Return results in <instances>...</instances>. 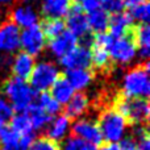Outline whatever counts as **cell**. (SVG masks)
I'll return each instance as SVG.
<instances>
[{
    "mask_svg": "<svg viewBox=\"0 0 150 150\" xmlns=\"http://www.w3.org/2000/svg\"><path fill=\"white\" fill-rule=\"evenodd\" d=\"M3 93L16 113H25L34 103L37 95L26 80L18 79L16 76L9 78L4 83Z\"/></svg>",
    "mask_w": 150,
    "mask_h": 150,
    "instance_id": "1",
    "label": "cell"
},
{
    "mask_svg": "<svg viewBox=\"0 0 150 150\" xmlns=\"http://www.w3.org/2000/svg\"><path fill=\"white\" fill-rule=\"evenodd\" d=\"M96 122L103 141H107V144H120L127 137L129 122L115 107L105 109Z\"/></svg>",
    "mask_w": 150,
    "mask_h": 150,
    "instance_id": "2",
    "label": "cell"
},
{
    "mask_svg": "<svg viewBox=\"0 0 150 150\" xmlns=\"http://www.w3.org/2000/svg\"><path fill=\"white\" fill-rule=\"evenodd\" d=\"M150 93L149 63L130 69L122 79V96L124 98H144Z\"/></svg>",
    "mask_w": 150,
    "mask_h": 150,
    "instance_id": "3",
    "label": "cell"
},
{
    "mask_svg": "<svg viewBox=\"0 0 150 150\" xmlns=\"http://www.w3.org/2000/svg\"><path fill=\"white\" fill-rule=\"evenodd\" d=\"M115 108L134 125H144L148 122L150 108L148 99L144 98H120Z\"/></svg>",
    "mask_w": 150,
    "mask_h": 150,
    "instance_id": "4",
    "label": "cell"
},
{
    "mask_svg": "<svg viewBox=\"0 0 150 150\" xmlns=\"http://www.w3.org/2000/svg\"><path fill=\"white\" fill-rule=\"evenodd\" d=\"M59 76V67L55 63L50 62V61H41L34 65L28 83L36 93L47 92V90L52 88V86Z\"/></svg>",
    "mask_w": 150,
    "mask_h": 150,
    "instance_id": "5",
    "label": "cell"
},
{
    "mask_svg": "<svg viewBox=\"0 0 150 150\" xmlns=\"http://www.w3.org/2000/svg\"><path fill=\"white\" fill-rule=\"evenodd\" d=\"M45 46H46V37L42 33L38 24L20 30V47L24 53L36 57L44 52Z\"/></svg>",
    "mask_w": 150,
    "mask_h": 150,
    "instance_id": "6",
    "label": "cell"
},
{
    "mask_svg": "<svg viewBox=\"0 0 150 150\" xmlns=\"http://www.w3.org/2000/svg\"><path fill=\"white\" fill-rule=\"evenodd\" d=\"M71 133L74 137L90 144V145L99 148L103 142L100 129L96 121L91 119H78L71 122Z\"/></svg>",
    "mask_w": 150,
    "mask_h": 150,
    "instance_id": "7",
    "label": "cell"
},
{
    "mask_svg": "<svg viewBox=\"0 0 150 150\" xmlns=\"http://www.w3.org/2000/svg\"><path fill=\"white\" fill-rule=\"evenodd\" d=\"M65 26L66 30L70 32L71 34H74L79 41L87 38L90 36V28H88L87 23V16H86L84 11L82 9L80 4H71L70 9H69L67 15L65 16Z\"/></svg>",
    "mask_w": 150,
    "mask_h": 150,
    "instance_id": "8",
    "label": "cell"
},
{
    "mask_svg": "<svg viewBox=\"0 0 150 150\" xmlns=\"http://www.w3.org/2000/svg\"><path fill=\"white\" fill-rule=\"evenodd\" d=\"M109 58L120 65H128L137 55V47L132 40L130 34H127L120 38H115L111 46L108 47Z\"/></svg>",
    "mask_w": 150,
    "mask_h": 150,
    "instance_id": "9",
    "label": "cell"
},
{
    "mask_svg": "<svg viewBox=\"0 0 150 150\" xmlns=\"http://www.w3.org/2000/svg\"><path fill=\"white\" fill-rule=\"evenodd\" d=\"M61 66H62L66 71L90 69V66H91L90 47L84 46V45H82V44H78L65 57L61 58Z\"/></svg>",
    "mask_w": 150,
    "mask_h": 150,
    "instance_id": "10",
    "label": "cell"
},
{
    "mask_svg": "<svg viewBox=\"0 0 150 150\" xmlns=\"http://www.w3.org/2000/svg\"><path fill=\"white\" fill-rule=\"evenodd\" d=\"M20 47V29L11 21L0 25V53L12 54Z\"/></svg>",
    "mask_w": 150,
    "mask_h": 150,
    "instance_id": "11",
    "label": "cell"
},
{
    "mask_svg": "<svg viewBox=\"0 0 150 150\" xmlns=\"http://www.w3.org/2000/svg\"><path fill=\"white\" fill-rule=\"evenodd\" d=\"M11 23H13L18 29L30 28L38 24V13L32 5L21 4L13 8L11 12Z\"/></svg>",
    "mask_w": 150,
    "mask_h": 150,
    "instance_id": "12",
    "label": "cell"
},
{
    "mask_svg": "<svg viewBox=\"0 0 150 150\" xmlns=\"http://www.w3.org/2000/svg\"><path fill=\"white\" fill-rule=\"evenodd\" d=\"M71 130V120L66 115H57L53 117L50 124L46 128V136L45 137L54 142L65 141L69 137V133Z\"/></svg>",
    "mask_w": 150,
    "mask_h": 150,
    "instance_id": "13",
    "label": "cell"
},
{
    "mask_svg": "<svg viewBox=\"0 0 150 150\" xmlns=\"http://www.w3.org/2000/svg\"><path fill=\"white\" fill-rule=\"evenodd\" d=\"M78 44H79V40H78L74 34H71L70 32L65 30L58 37L50 40L49 50L55 58L61 59V58L65 57L70 50H73Z\"/></svg>",
    "mask_w": 150,
    "mask_h": 150,
    "instance_id": "14",
    "label": "cell"
},
{
    "mask_svg": "<svg viewBox=\"0 0 150 150\" xmlns=\"http://www.w3.org/2000/svg\"><path fill=\"white\" fill-rule=\"evenodd\" d=\"M133 28V20L128 12H120L116 15L109 16L108 23V33L113 38H120L127 34H129V30Z\"/></svg>",
    "mask_w": 150,
    "mask_h": 150,
    "instance_id": "15",
    "label": "cell"
},
{
    "mask_svg": "<svg viewBox=\"0 0 150 150\" xmlns=\"http://www.w3.org/2000/svg\"><path fill=\"white\" fill-rule=\"evenodd\" d=\"M132 40L137 47V54L146 62L150 55V28L148 24H138L133 28Z\"/></svg>",
    "mask_w": 150,
    "mask_h": 150,
    "instance_id": "16",
    "label": "cell"
},
{
    "mask_svg": "<svg viewBox=\"0 0 150 150\" xmlns=\"http://www.w3.org/2000/svg\"><path fill=\"white\" fill-rule=\"evenodd\" d=\"M34 65H36V61H34V57L26 54L24 52H20L15 55L12 61V73L13 76L18 78V79L26 80L29 79L32 71L34 69Z\"/></svg>",
    "mask_w": 150,
    "mask_h": 150,
    "instance_id": "17",
    "label": "cell"
},
{
    "mask_svg": "<svg viewBox=\"0 0 150 150\" xmlns=\"http://www.w3.org/2000/svg\"><path fill=\"white\" fill-rule=\"evenodd\" d=\"M71 4V0H42L41 12L45 18H63Z\"/></svg>",
    "mask_w": 150,
    "mask_h": 150,
    "instance_id": "18",
    "label": "cell"
},
{
    "mask_svg": "<svg viewBox=\"0 0 150 150\" xmlns=\"http://www.w3.org/2000/svg\"><path fill=\"white\" fill-rule=\"evenodd\" d=\"M88 107H90V100H88L87 95H84L83 92H75L74 96L70 99V101L65 105V113L63 115H66L70 120H78L86 113Z\"/></svg>",
    "mask_w": 150,
    "mask_h": 150,
    "instance_id": "19",
    "label": "cell"
},
{
    "mask_svg": "<svg viewBox=\"0 0 150 150\" xmlns=\"http://www.w3.org/2000/svg\"><path fill=\"white\" fill-rule=\"evenodd\" d=\"M49 93L52 95V98L62 107V105H66V104L70 101V99L74 96L75 91L70 86V83L66 80L65 76H59L55 80L54 84L52 86Z\"/></svg>",
    "mask_w": 150,
    "mask_h": 150,
    "instance_id": "20",
    "label": "cell"
},
{
    "mask_svg": "<svg viewBox=\"0 0 150 150\" xmlns=\"http://www.w3.org/2000/svg\"><path fill=\"white\" fill-rule=\"evenodd\" d=\"M66 80L70 83L75 92H82L88 87L92 82L93 75L90 69H82V70H70L66 71Z\"/></svg>",
    "mask_w": 150,
    "mask_h": 150,
    "instance_id": "21",
    "label": "cell"
},
{
    "mask_svg": "<svg viewBox=\"0 0 150 150\" xmlns=\"http://www.w3.org/2000/svg\"><path fill=\"white\" fill-rule=\"evenodd\" d=\"M29 117V121L32 124V129L33 132L36 130H42V129H46L47 125L50 124V121L53 120V116L47 115L44 109H41L36 103H33L29 109L25 112Z\"/></svg>",
    "mask_w": 150,
    "mask_h": 150,
    "instance_id": "22",
    "label": "cell"
},
{
    "mask_svg": "<svg viewBox=\"0 0 150 150\" xmlns=\"http://www.w3.org/2000/svg\"><path fill=\"white\" fill-rule=\"evenodd\" d=\"M87 23L90 32H93L95 34L104 33L108 30V23H109V15L104 12L101 8L92 12L87 13Z\"/></svg>",
    "mask_w": 150,
    "mask_h": 150,
    "instance_id": "23",
    "label": "cell"
},
{
    "mask_svg": "<svg viewBox=\"0 0 150 150\" xmlns=\"http://www.w3.org/2000/svg\"><path fill=\"white\" fill-rule=\"evenodd\" d=\"M40 28H41L42 33L45 34L46 40L55 38L66 30L63 18H44Z\"/></svg>",
    "mask_w": 150,
    "mask_h": 150,
    "instance_id": "24",
    "label": "cell"
},
{
    "mask_svg": "<svg viewBox=\"0 0 150 150\" xmlns=\"http://www.w3.org/2000/svg\"><path fill=\"white\" fill-rule=\"evenodd\" d=\"M8 125H9L11 129H12L16 134L20 136V137L28 136V134H33L34 133L26 113H15Z\"/></svg>",
    "mask_w": 150,
    "mask_h": 150,
    "instance_id": "25",
    "label": "cell"
},
{
    "mask_svg": "<svg viewBox=\"0 0 150 150\" xmlns=\"http://www.w3.org/2000/svg\"><path fill=\"white\" fill-rule=\"evenodd\" d=\"M34 103L40 107L41 109H44L47 115L50 116H57L61 112L62 107L52 98L49 92H40L36 95V99H34Z\"/></svg>",
    "mask_w": 150,
    "mask_h": 150,
    "instance_id": "26",
    "label": "cell"
},
{
    "mask_svg": "<svg viewBox=\"0 0 150 150\" xmlns=\"http://www.w3.org/2000/svg\"><path fill=\"white\" fill-rule=\"evenodd\" d=\"M91 65H93L98 69H107L111 63L109 53L105 47L99 45H91Z\"/></svg>",
    "mask_w": 150,
    "mask_h": 150,
    "instance_id": "27",
    "label": "cell"
},
{
    "mask_svg": "<svg viewBox=\"0 0 150 150\" xmlns=\"http://www.w3.org/2000/svg\"><path fill=\"white\" fill-rule=\"evenodd\" d=\"M18 142H20V136L16 134L9 125L0 128V146L4 149L18 150Z\"/></svg>",
    "mask_w": 150,
    "mask_h": 150,
    "instance_id": "28",
    "label": "cell"
},
{
    "mask_svg": "<svg viewBox=\"0 0 150 150\" xmlns=\"http://www.w3.org/2000/svg\"><path fill=\"white\" fill-rule=\"evenodd\" d=\"M133 21H137L138 24H148L149 18H150V7L149 3L145 1L142 4L134 5V7L129 8V12Z\"/></svg>",
    "mask_w": 150,
    "mask_h": 150,
    "instance_id": "29",
    "label": "cell"
},
{
    "mask_svg": "<svg viewBox=\"0 0 150 150\" xmlns=\"http://www.w3.org/2000/svg\"><path fill=\"white\" fill-rule=\"evenodd\" d=\"M98 148L90 145V144L84 142V141L79 140V138L74 137V136H69L62 144L61 150H96Z\"/></svg>",
    "mask_w": 150,
    "mask_h": 150,
    "instance_id": "30",
    "label": "cell"
},
{
    "mask_svg": "<svg viewBox=\"0 0 150 150\" xmlns=\"http://www.w3.org/2000/svg\"><path fill=\"white\" fill-rule=\"evenodd\" d=\"M15 115V111L8 103V100L0 93V128L9 124L12 116Z\"/></svg>",
    "mask_w": 150,
    "mask_h": 150,
    "instance_id": "31",
    "label": "cell"
},
{
    "mask_svg": "<svg viewBox=\"0 0 150 150\" xmlns=\"http://www.w3.org/2000/svg\"><path fill=\"white\" fill-rule=\"evenodd\" d=\"M28 150H61L59 144L44 137H36Z\"/></svg>",
    "mask_w": 150,
    "mask_h": 150,
    "instance_id": "32",
    "label": "cell"
},
{
    "mask_svg": "<svg viewBox=\"0 0 150 150\" xmlns=\"http://www.w3.org/2000/svg\"><path fill=\"white\" fill-rule=\"evenodd\" d=\"M100 8L107 12L108 15H116V13L124 12L125 9V4L124 0H101V5Z\"/></svg>",
    "mask_w": 150,
    "mask_h": 150,
    "instance_id": "33",
    "label": "cell"
},
{
    "mask_svg": "<svg viewBox=\"0 0 150 150\" xmlns=\"http://www.w3.org/2000/svg\"><path fill=\"white\" fill-rule=\"evenodd\" d=\"M80 3H82L80 7L84 11V13H90L92 11L99 9L101 5V0H82Z\"/></svg>",
    "mask_w": 150,
    "mask_h": 150,
    "instance_id": "34",
    "label": "cell"
},
{
    "mask_svg": "<svg viewBox=\"0 0 150 150\" xmlns=\"http://www.w3.org/2000/svg\"><path fill=\"white\" fill-rule=\"evenodd\" d=\"M120 150H137V142L132 137H125L119 144Z\"/></svg>",
    "mask_w": 150,
    "mask_h": 150,
    "instance_id": "35",
    "label": "cell"
},
{
    "mask_svg": "<svg viewBox=\"0 0 150 150\" xmlns=\"http://www.w3.org/2000/svg\"><path fill=\"white\" fill-rule=\"evenodd\" d=\"M137 142V150H150V141H149V136L144 137L141 140L136 141Z\"/></svg>",
    "mask_w": 150,
    "mask_h": 150,
    "instance_id": "36",
    "label": "cell"
},
{
    "mask_svg": "<svg viewBox=\"0 0 150 150\" xmlns=\"http://www.w3.org/2000/svg\"><path fill=\"white\" fill-rule=\"evenodd\" d=\"M96 150H120L119 144H105V145H100Z\"/></svg>",
    "mask_w": 150,
    "mask_h": 150,
    "instance_id": "37",
    "label": "cell"
},
{
    "mask_svg": "<svg viewBox=\"0 0 150 150\" xmlns=\"http://www.w3.org/2000/svg\"><path fill=\"white\" fill-rule=\"evenodd\" d=\"M145 1H148V0H124V4H125V7L132 8V7H134V5L142 4V3H145Z\"/></svg>",
    "mask_w": 150,
    "mask_h": 150,
    "instance_id": "38",
    "label": "cell"
},
{
    "mask_svg": "<svg viewBox=\"0 0 150 150\" xmlns=\"http://www.w3.org/2000/svg\"><path fill=\"white\" fill-rule=\"evenodd\" d=\"M11 1H13V0H0V4H9Z\"/></svg>",
    "mask_w": 150,
    "mask_h": 150,
    "instance_id": "39",
    "label": "cell"
},
{
    "mask_svg": "<svg viewBox=\"0 0 150 150\" xmlns=\"http://www.w3.org/2000/svg\"><path fill=\"white\" fill-rule=\"evenodd\" d=\"M34 1H37V0H24V3H25V4H28V5H30L32 3H34Z\"/></svg>",
    "mask_w": 150,
    "mask_h": 150,
    "instance_id": "40",
    "label": "cell"
},
{
    "mask_svg": "<svg viewBox=\"0 0 150 150\" xmlns=\"http://www.w3.org/2000/svg\"><path fill=\"white\" fill-rule=\"evenodd\" d=\"M71 1H75V3H76V4H78V3H80V1H82V0H71Z\"/></svg>",
    "mask_w": 150,
    "mask_h": 150,
    "instance_id": "41",
    "label": "cell"
}]
</instances>
